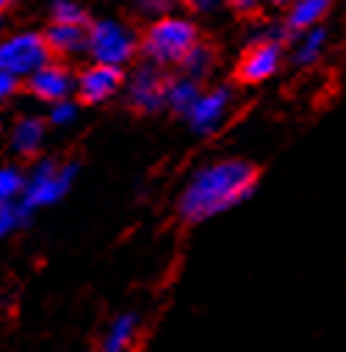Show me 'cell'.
Wrapping results in <instances>:
<instances>
[{"mask_svg":"<svg viewBox=\"0 0 346 352\" xmlns=\"http://www.w3.org/2000/svg\"><path fill=\"white\" fill-rule=\"evenodd\" d=\"M257 189V169L244 158H222L200 166L178 197V217L203 225L246 203Z\"/></svg>","mask_w":346,"mask_h":352,"instance_id":"obj_1","label":"cell"},{"mask_svg":"<svg viewBox=\"0 0 346 352\" xmlns=\"http://www.w3.org/2000/svg\"><path fill=\"white\" fill-rule=\"evenodd\" d=\"M200 39V28L194 20L181 17V14H163L155 17L144 34L139 36V53L144 61L166 69V67H178L186 50Z\"/></svg>","mask_w":346,"mask_h":352,"instance_id":"obj_2","label":"cell"},{"mask_svg":"<svg viewBox=\"0 0 346 352\" xmlns=\"http://www.w3.org/2000/svg\"><path fill=\"white\" fill-rule=\"evenodd\" d=\"M78 161H53V158H42L31 166V172H25V186L20 195V206L28 217H34L39 208L56 206L58 200H64L78 178Z\"/></svg>","mask_w":346,"mask_h":352,"instance_id":"obj_3","label":"cell"},{"mask_svg":"<svg viewBox=\"0 0 346 352\" xmlns=\"http://www.w3.org/2000/svg\"><path fill=\"white\" fill-rule=\"evenodd\" d=\"M86 53L97 64L128 67L139 53V34L117 17L95 20L86 25Z\"/></svg>","mask_w":346,"mask_h":352,"instance_id":"obj_4","label":"cell"},{"mask_svg":"<svg viewBox=\"0 0 346 352\" xmlns=\"http://www.w3.org/2000/svg\"><path fill=\"white\" fill-rule=\"evenodd\" d=\"M53 58L45 34L39 31H20L6 39H0V67L17 80H25L31 72H36L42 64Z\"/></svg>","mask_w":346,"mask_h":352,"instance_id":"obj_5","label":"cell"},{"mask_svg":"<svg viewBox=\"0 0 346 352\" xmlns=\"http://www.w3.org/2000/svg\"><path fill=\"white\" fill-rule=\"evenodd\" d=\"M283 56H286V45L277 36H266V39H255L238 58L235 67V78L246 86L264 83L269 78H275L283 67Z\"/></svg>","mask_w":346,"mask_h":352,"instance_id":"obj_6","label":"cell"},{"mask_svg":"<svg viewBox=\"0 0 346 352\" xmlns=\"http://www.w3.org/2000/svg\"><path fill=\"white\" fill-rule=\"evenodd\" d=\"M166 78L161 67L144 61L141 67H136L130 72V78L125 80L122 89L128 92V103L130 109L141 111V114H158L163 111V95H166Z\"/></svg>","mask_w":346,"mask_h":352,"instance_id":"obj_7","label":"cell"},{"mask_svg":"<svg viewBox=\"0 0 346 352\" xmlns=\"http://www.w3.org/2000/svg\"><path fill=\"white\" fill-rule=\"evenodd\" d=\"M233 109V89L230 86H214V89H203L200 98L192 103V109L183 114V120L189 122V128L200 136L216 133Z\"/></svg>","mask_w":346,"mask_h":352,"instance_id":"obj_8","label":"cell"},{"mask_svg":"<svg viewBox=\"0 0 346 352\" xmlns=\"http://www.w3.org/2000/svg\"><path fill=\"white\" fill-rule=\"evenodd\" d=\"M122 86H125V72H122V67H111V64L95 61L75 75V95L86 106H97V103L111 100L114 95L122 92Z\"/></svg>","mask_w":346,"mask_h":352,"instance_id":"obj_9","label":"cell"},{"mask_svg":"<svg viewBox=\"0 0 346 352\" xmlns=\"http://www.w3.org/2000/svg\"><path fill=\"white\" fill-rule=\"evenodd\" d=\"M28 92L42 103H56L75 95V72L61 61H47L25 78Z\"/></svg>","mask_w":346,"mask_h":352,"instance_id":"obj_10","label":"cell"},{"mask_svg":"<svg viewBox=\"0 0 346 352\" xmlns=\"http://www.w3.org/2000/svg\"><path fill=\"white\" fill-rule=\"evenodd\" d=\"M47 136V122L42 117H20L9 131V150L20 158H36Z\"/></svg>","mask_w":346,"mask_h":352,"instance_id":"obj_11","label":"cell"},{"mask_svg":"<svg viewBox=\"0 0 346 352\" xmlns=\"http://www.w3.org/2000/svg\"><path fill=\"white\" fill-rule=\"evenodd\" d=\"M335 0H288L286 3V31L299 34L308 28H316L324 23Z\"/></svg>","mask_w":346,"mask_h":352,"instance_id":"obj_12","label":"cell"},{"mask_svg":"<svg viewBox=\"0 0 346 352\" xmlns=\"http://www.w3.org/2000/svg\"><path fill=\"white\" fill-rule=\"evenodd\" d=\"M45 42L53 56H61V58L80 56V53H86V25L50 23V28L45 31Z\"/></svg>","mask_w":346,"mask_h":352,"instance_id":"obj_13","label":"cell"},{"mask_svg":"<svg viewBox=\"0 0 346 352\" xmlns=\"http://www.w3.org/2000/svg\"><path fill=\"white\" fill-rule=\"evenodd\" d=\"M200 92H203V80H197V78H192L186 72H181L175 78H166L163 109H169V111H175L178 117H183L192 109V103L200 98Z\"/></svg>","mask_w":346,"mask_h":352,"instance_id":"obj_14","label":"cell"},{"mask_svg":"<svg viewBox=\"0 0 346 352\" xmlns=\"http://www.w3.org/2000/svg\"><path fill=\"white\" fill-rule=\"evenodd\" d=\"M139 333V316L136 314H119L100 338V352H130Z\"/></svg>","mask_w":346,"mask_h":352,"instance_id":"obj_15","label":"cell"},{"mask_svg":"<svg viewBox=\"0 0 346 352\" xmlns=\"http://www.w3.org/2000/svg\"><path fill=\"white\" fill-rule=\"evenodd\" d=\"M327 39H330V34H327L324 25L299 31V34H297V45H294V50H291V61H294L297 67H310V64H316V61L324 56V50H327Z\"/></svg>","mask_w":346,"mask_h":352,"instance_id":"obj_16","label":"cell"},{"mask_svg":"<svg viewBox=\"0 0 346 352\" xmlns=\"http://www.w3.org/2000/svg\"><path fill=\"white\" fill-rule=\"evenodd\" d=\"M178 67H181L186 75H192V78H197V80H205V78L214 72V67H216V47L200 36V39L186 50V56L181 58Z\"/></svg>","mask_w":346,"mask_h":352,"instance_id":"obj_17","label":"cell"},{"mask_svg":"<svg viewBox=\"0 0 346 352\" xmlns=\"http://www.w3.org/2000/svg\"><path fill=\"white\" fill-rule=\"evenodd\" d=\"M25 186V172L14 164H0V206L20 200Z\"/></svg>","mask_w":346,"mask_h":352,"instance_id":"obj_18","label":"cell"},{"mask_svg":"<svg viewBox=\"0 0 346 352\" xmlns=\"http://www.w3.org/2000/svg\"><path fill=\"white\" fill-rule=\"evenodd\" d=\"M28 219H31V217L23 211L20 200H14V203H3V206H0V241L9 239L12 233H17L20 228H25Z\"/></svg>","mask_w":346,"mask_h":352,"instance_id":"obj_19","label":"cell"},{"mask_svg":"<svg viewBox=\"0 0 346 352\" xmlns=\"http://www.w3.org/2000/svg\"><path fill=\"white\" fill-rule=\"evenodd\" d=\"M53 23H75V25H89V14L78 3V0H53L50 6Z\"/></svg>","mask_w":346,"mask_h":352,"instance_id":"obj_20","label":"cell"},{"mask_svg":"<svg viewBox=\"0 0 346 352\" xmlns=\"http://www.w3.org/2000/svg\"><path fill=\"white\" fill-rule=\"evenodd\" d=\"M78 120V100L72 98H64V100H56L50 103V111H47V122L56 125V128H67Z\"/></svg>","mask_w":346,"mask_h":352,"instance_id":"obj_21","label":"cell"},{"mask_svg":"<svg viewBox=\"0 0 346 352\" xmlns=\"http://www.w3.org/2000/svg\"><path fill=\"white\" fill-rule=\"evenodd\" d=\"M133 6L141 17H163V14H172L178 6V0H133Z\"/></svg>","mask_w":346,"mask_h":352,"instance_id":"obj_22","label":"cell"},{"mask_svg":"<svg viewBox=\"0 0 346 352\" xmlns=\"http://www.w3.org/2000/svg\"><path fill=\"white\" fill-rule=\"evenodd\" d=\"M181 3H186L197 14H214V12L227 6V0H181Z\"/></svg>","mask_w":346,"mask_h":352,"instance_id":"obj_23","label":"cell"},{"mask_svg":"<svg viewBox=\"0 0 346 352\" xmlns=\"http://www.w3.org/2000/svg\"><path fill=\"white\" fill-rule=\"evenodd\" d=\"M17 89H20V80H17L14 75H9L3 67H0V103H6Z\"/></svg>","mask_w":346,"mask_h":352,"instance_id":"obj_24","label":"cell"},{"mask_svg":"<svg viewBox=\"0 0 346 352\" xmlns=\"http://www.w3.org/2000/svg\"><path fill=\"white\" fill-rule=\"evenodd\" d=\"M227 6H233L238 14H257L261 12V6H264V0H227Z\"/></svg>","mask_w":346,"mask_h":352,"instance_id":"obj_25","label":"cell"},{"mask_svg":"<svg viewBox=\"0 0 346 352\" xmlns=\"http://www.w3.org/2000/svg\"><path fill=\"white\" fill-rule=\"evenodd\" d=\"M12 3H14V0H0V14H3V12H6Z\"/></svg>","mask_w":346,"mask_h":352,"instance_id":"obj_26","label":"cell"},{"mask_svg":"<svg viewBox=\"0 0 346 352\" xmlns=\"http://www.w3.org/2000/svg\"><path fill=\"white\" fill-rule=\"evenodd\" d=\"M264 3H269V6H286L288 0H264Z\"/></svg>","mask_w":346,"mask_h":352,"instance_id":"obj_27","label":"cell"},{"mask_svg":"<svg viewBox=\"0 0 346 352\" xmlns=\"http://www.w3.org/2000/svg\"><path fill=\"white\" fill-rule=\"evenodd\" d=\"M0 25H3V14H0Z\"/></svg>","mask_w":346,"mask_h":352,"instance_id":"obj_28","label":"cell"}]
</instances>
